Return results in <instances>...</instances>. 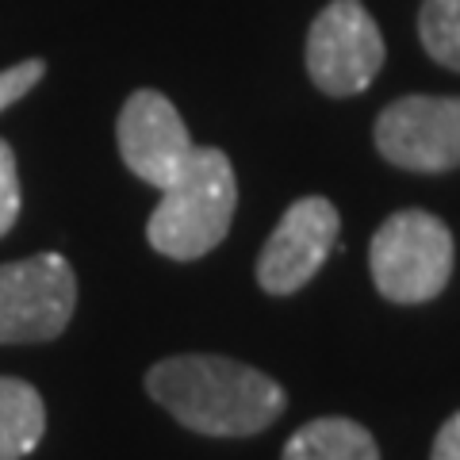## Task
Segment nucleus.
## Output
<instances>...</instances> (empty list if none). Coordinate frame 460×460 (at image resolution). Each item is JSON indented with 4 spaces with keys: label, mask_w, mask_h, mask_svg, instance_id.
<instances>
[{
    "label": "nucleus",
    "mask_w": 460,
    "mask_h": 460,
    "mask_svg": "<svg viewBox=\"0 0 460 460\" xmlns=\"http://www.w3.org/2000/svg\"><path fill=\"white\" fill-rule=\"evenodd\" d=\"M146 392L181 426L208 438H250L284 414V387L230 357L184 353L146 372Z\"/></svg>",
    "instance_id": "nucleus-1"
},
{
    "label": "nucleus",
    "mask_w": 460,
    "mask_h": 460,
    "mask_svg": "<svg viewBox=\"0 0 460 460\" xmlns=\"http://www.w3.org/2000/svg\"><path fill=\"white\" fill-rule=\"evenodd\" d=\"M238 208V181L230 157L215 146H192L146 223L150 246L172 261H196L226 238Z\"/></svg>",
    "instance_id": "nucleus-2"
},
{
    "label": "nucleus",
    "mask_w": 460,
    "mask_h": 460,
    "mask_svg": "<svg viewBox=\"0 0 460 460\" xmlns=\"http://www.w3.org/2000/svg\"><path fill=\"white\" fill-rule=\"evenodd\" d=\"M376 292L392 304L414 307L445 292L453 277V234L438 215L407 208L380 223L368 246Z\"/></svg>",
    "instance_id": "nucleus-3"
},
{
    "label": "nucleus",
    "mask_w": 460,
    "mask_h": 460,
    "mask_svg": "<svg viewBox=\"0 0 460 460\" xmlns=\"http://www.w3.org/2000/svg\"><path fill=\"white\" fill-rule=\"evenodd\" d=\"M77 277L62 253L0 265V345L50 341L74 319Z\"/></svg>",
    "instance_id": "nucleus-4"
},
{
    "label": "nucleus",
    "mask_w": 460,
    "mask_h": 460,
    "mask_svg": "<svg viewBox=\"0 0 460 460\" xmlns=\"http://www.w3.org/2000/svg\"><path fill=\"white\" fill-rule=\"evenodd\" d=\"M384 69V35L361 0H330L307 31V74L326 96L365 93Z\"/></svg>",
    "instance_id": "nucleus-5"
},
{
    "label": "nucleus",
    "mask_w": 460,
    "mask_h": 460,
    "mask_svg": "<svg viewBox=\"0 0 460 460\" xmlns=\"http://www.w3.org/2000/svg\"><path fill=\"white\" fill-rule=\"evenodd\" d=\"M376 150L399 169L445 172L460 165V96H402L372 127Z\"/></svg>",
    "instance_id": "nucleus-6"
},
{
    "label": "nucleus",
    "mask_w": 460,
    "mask_h": 460,
    "mask_svg": "<svg viewBox=\"0 0 460 460\" xmlns=\"http://www.w3.org/2000/svg\"><path fill=\"white\" fill-rule=\"evenodd\" d=\"M341 230L338 208L323 196H304L284 211V219L269 234L261 261H257V284L269 296L299 292L314 272L323 269Z\"/></svg>",
    "instance_id": "nucleus-7"
},
{
    "label": "nucleus",
    "mask_w": 460,
    "mask_h": 460,
    "mask_svg": "<svg viewBox=\"0 0 460 460\" xmlns=\"http://www.w3.org/2000/svg\"><path fill=\"white\" fill-rule=\"evenodd\" d=\"M115 142H119L123 165L154 189H165L192 154V138L181 111L172 108L169 96L154 89L127 96L119 123H115Z\"/></svg>",
    "instance_id": "nucleus-8"
},
{
    "label": "nucleus",
    "mask_w": 460,
    "mask_h": 460,
    "mask_svg": "<svg viewBox=\"0 0 460 460\" xmlns=\"http://www.w3.org/2000/svg\"><path fill=\"white\" fill-rule=\"evenodd\" d=\"M280 460H380V449L361 422L314 419L288 438Z\"/></svg>",
    "instance_id": "nucleus-9"
},
{
    "label": "nucleus",
    "mask_w": 460,
    "mask_h": 460,
    "mask_svg": "<svg viewBox=\"0 0 460 460\" xmlns=\"http://www.w3.org/2000/svg\"><path fill=\"white\" fill-rule=\"evenodd\" d=\"M47 434V407L27 380L0 376V460H23Z\"/></svg>",
    "instance_id": "nucleus-10"
},
{
    "label": "nucleus",
    "mask_w": 460,
    "mask_h": 460,
    "mask_svg": "<svg viewBox=\"0 0 460 460\" xmlns=\"http://www.w3.org/2000/svg\"><path fill=\"white\" fill-rule=\"evenodd\" d=\"M419 39L438 66L460 74V0H426L419 12Z\"/></svg>",
    "instance_id": "nucleus-11"
},
{
    "label": "nucleus",
    "mask_w": 460,
    "mask_h": 460,
    "mask_svg": "<svg viewBox=\"0 0 460 460\" xmlns=\"http://www.w3.org/2000/svg\"><path fill=\"white\" fill-rule=\"evenodd\" d=\"M20 219V172H16V154L4 138H0V238L8 234Z\"/></svg>",
    "instance_id": "nucleus-12"
},
{
    "label": "nucleus",
    "mask_w": 460,
    "mask_h": 460,
    "mask_svg": "<svg viewBox=\"0 0 460 460\" xmlns=\"http://www.w3.org/2000/svg\"><path fill=\"white\" fill-rule=\"evenodd\" d=\"M42 74H47V62H42V58H27V62L0 69V111L12 108L16 100H23L27 93H31L42 81Z\"/></svg>",
    "instance_id": "nucleus-13"
},
{
    "label": "nucleus",
    "mask_w": 460,
    "mask_h": 460,
    "mask_svg": "<svg viewBox=\"0 0 460 460\" xmlns=\"http://www.w3.org/2000/svg\"><path fill=\"white\" fill-rule=\"evenodd\" d=\"M429 460H460V411L438 429L434 453H429Z\"/></svg>",
    "instance_id": "nucleus-14"
}]
</instances>
